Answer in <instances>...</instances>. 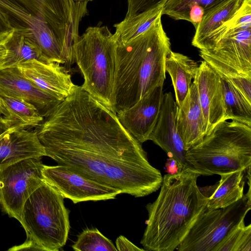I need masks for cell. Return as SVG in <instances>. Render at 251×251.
Listing matches in <instances>:
<instances>
[{"label": "cell", "instance_id": "1", "mask_svg": "<svg viewBox=\"0 0 251 251\" xmlns=\"http://www.w3.org/2000/svg\"><path fill=\"white\" fill-rule=\"evenodd\" d=\"M35 130L46 156L121 194L143 197L161 186L142 144L81 86L75 84Z\"/></svg>", "mask_w": 251, "mask_h": 251}, {"label": "cell", "instance_id": "2", "mask_svg": "<svg viewBox=\"0 0 251 251\" xmlns=\"http://www.w3.org/2000/svg\"><path fill=\"white\" fill-rule=\"evenodd\" d=\"M88 1L74 0H0L14 31L37 45L47 62L63 65L69 73L75 62V48Z\"/></svg>", "mask_w": 251, "mask_h": 251}, {"label": "cell", "instance_id": "3", "mask_svg": "<svg viewBox=\"0 0 251 251\" xmlns=\"http://www.w3.org/2000/svg\"><path fill=\"white\" fill-rule=\"evenodd\" d=\"M190 170L165 175L159 194L146 207L147 226L141 244L145 250L173 251L186 236L208 201Z\"/></svg>", "mask_w": 251, "mask_h": 251}, {"label": "cell", "instance_id": "4", "mask_svg": "<svg viewBox=\"0 0 251 251\" xmlns=\"http://www.w3.org/2000/svg\"><path fill=\"white\" fill-rule=\"evenodd\" d=\"M160 15L144 33L126 44L117 42L113 99L114 112L128 108L166 78L171 42Z\"/></svg>", "mask_w": 251, "mask_h": 251}, {"label": "cell", "instance_id": "5", "mask_svg": "<svg viewBox=\"0 0 251 251\" xmlns=\"http://www.w3.org/2000/svg\"><path fill=\"white\" fill-rule=\"evenodd\" d=\"M185 159L200 175L246 170L251 165V126L235 120L219 123L186 151Z\"/></svg>", "mask_w": 251, "mask_h": 251}, {"label": "cell", "instance_id": "6", "mask_svg": "<svg viewBox=\"0 0 251 251\" xmlns=\"http://www.w3.org/2000/svg\"><path fill=\"white\" fill-rule=\"evenodd\" d=\"M64 198L44 182L25 202L20 222L26 239L9 251L30 250L57 251L65 244L70 228L69 211Z\"/></svg>", "mask_w": 251, "mask_h": 251}, {"label": "cell", "instance_id": "7", "mask_svg": "<svg viewBox=\"0 0 251 251\" xmlns=\"http://www.w3.org/2000/svg\"><path fill=\"white\" fill-rule=\"evenodd\" d=\"M117 40L106 26L88 27L75 48V62L83 75V90L114 112L113 91Z\"/></svg>", "mask_w": 251, "mask_h": 251}, {"label": "cell", "instance_id": "8", "mask_svg": "<svg viewBox=\"0 0 251 251\" xmlns=\"http://www.w3.org/2000/svg\"><path fill=\"white\" fill-rule=\"evenodd\" d=\"M197 48L203 61L221 77H251V28L235 14Z\"/></svg>", "mask_w": 251, "mask_h": 251}, {"label": "cell", "instance_id": "9", "mask_svg": "<svg viewBox=\"0 0 251 251\" xmlns=\"http://www.w3.org/2000/svg\"><path fill=\"white\" fill-rule=\"evenodd\" d=\"M243 197L224 208L205 210L197 219L176 250L215 251L218 245L243 220L251 209V181Z\"/></svg>", "mask_w": 251, "mask_h": 251}, {"label": "cell", "instance_id": "10", "mask_svg": "<svg viewBox=\"0 0 251 251\" xmlns=\"http://www.w3.org/2000/svg\"><path fill=\"white\" fill-rule=\"evenodd\" d=\"M41 158L24 159L0 169V207L20 221L24 205L44 182Z\"/></svg>", "mask_w": 251, "mask_h": 251}, {"label": "cell", "instance_id": "11", "mask_svg": "<svg viewBox=\"0 0 251 251\" xmlns=\"http://www.w3.org/2000/svg\"><path fill=\"white\" fill-rule=\"evenodd\" d=\"M42 174L46 183L74 203L114 199L121 194L120 191L89 178L64 165H44Z\"/></svg>", "mask_w": 251, "mask_h": 251}, {"label": "cell", "instance_id": "12", "mask_svg": "<svg viewBox=\"0 0 251 251\" xmlns=\"http://www.w3.org/2000/svg\"><path fill=\"white\" fill-rule=\"evenodd\" d=\"M163 86H156L135 104L116 114L124 127L141 144L149 140L158 120L162 102Z\"/></svg>", "mask_w": 251, "mask_h": 251}, {"label": "cell", "instance_id": "13", "mask_svg": "<svg viewBox=\"0 0 251 251\" xmlns=\"http://www.w3.org/2000/svg\"><path fill=\"white\" fill-rule=\"evenodd\" d=\"M1 96L21 99L31 104L44 118L48 117L63 100L37 86L17 67L0 71Z\"/></svg>", "mask_w": 251, "mask_h": 251}, {"label": "cell", "instance_id": "14", "mask_svg": "<svg viewBox=\"0 0 251 251\" xmlns=\"http://www.w3.org/2000/svg\"><path fill=\"white\" fill-rule=\"evenodd\" d=\"M193 82L197 89L207 134L219 123L226 121L221 76L203 60Z\"/></svg>", "mask_w": 251, "mask_h": 251}, {"label": "cell", "instance_id": "15", "mask_svg": "<svg viewBox=\"0 0 251 251\" xmlns=\"http://www.w3.org/2000/svg\"><path fill=\"white\" fill-rule=\"evenodd\" d=\"M176 111L177 104L172 93L163 94L158 120L149 140L160 147L169 157L174 158L181 171L190 170L185 159L186 150L176 128Z\"/></svg>", "mask_w": 251, "mask_h": 251}, {"label": "cell", "instance_id": "16", "mask_svg": "<svg viewBox=\"0 0 251 251\" xmlns=\"http://www.w3.org/2000/svg\"><path fill=\"white\" fill-rule=\"evenodd\" d=\"M46 156L35 130L10 123L0 134V169L21 160Z\"/></svg>", "mask_w": 251, "mask_h": 251}, {"label": "cell", "instance_id": "17", "mask_svg": "<svg viewBox=\"0 0 251 251\" xmlns=\"http://www.w3.org/2000/svg\"><path fill=\"white\" fill-rule=\"evenodd\" d=\"M56 62L29 60L17 67L23 75L42 90L63 100L75 85L71 76Z\"/></svg>", "mask_w": 251, "mask_h": 251}, {"label": "cell", "instance_id": "18", "mask_svg": "<svg viewBox=\"0 0 251 251\" xmlns=\"http://www.w3.org/2000/svg\"><path fill=\"white\" fill-rule=\"evenodd\" d=\"M176 121L177 132L186 151L207 134L197 89L193 82L181 105L177 106Z\"/></svg>", "mask_w": 251, "mask_h": 251}, {"label": "cell", "instance_id": "19", "mask_svg": "<svg viewBox=\"0 0 251 251\" xmlns=\"http://www.w3.org/2000/svg\"><path fill=\"white\" fill-rule=\"evenodd\" d=\"M246 170L221 175V179L214 185L200 187L208 198L205 209L224 208L241 199L244 195Z\"/></svg>", "mask_w": 251, "mask_h": 251}, {"label": "cell", "instance_id": "20", "mask_svg": "<svg viewBox=\"0 0 251 251\" xmlns=\"http://www.w3.org/2000/svg\"><path fill=\"white\" fill-rule=\"evenodd\" d=\"M198 67L196 61L178 52L171 50L167 56L165 70L171 78L177 106L181 105L187 96Z\"/></svg>", "mask_w": 251, "mask_h": 251}, {"label": "cell", "instance_id": "21", "mask_svg": "<svg viewBox=\"0 0 251 251\" xmlns=\"http://www.w3.org/2000/svg\"><path fill=\"white\" fill-rule=\"evenodd\" d=\"M230 0H168L163 6L162 15L184 20L196 28L207 15Z\"/></svg>", "mask_w": 251, "mask_h": 251}, {"label": "cell", "instance_id": "22", "mask_svg": "<svg viewBox=\"0 0 251 251\" xmlns=\"http://www.w3.org/2000/svg\"><path fill=\"white\" fill-rule=\"evenodd\" d=\"M4 44L7 50L4 69L33 59L47 62L32 40L14 30L5 38Z\"/></svg>", "mask_w": 251, "mask_h": 251}, {"label": "cell", "instance_id": "23", "mask_svg": "<svg viewBox=\"0 0 251 251\" xmlns=\"http://www.w3.org/2000/svg\"><path fill=\"white\" fill-rule=\"evenodd\" d=\"M226 120H235L251 126V102L226 78L221 77Z\"/></svg>", "mask_w": 251, "mask_h": 251}, {"label": "cell", "instance_id": "24", "mask_svg": "<svg viewBox=\"0 0 251 251\" xmlns=\"http://www.w3.org/2000/svg\"><path fill=\"white\" fill-rule=\"evenodd\" d=\"M242 1L230 0L204 17L195 28L192 45L197 48L205 38L235 13Z\"/></svg>", "mask_w": 251, "mask_h": 251}, {"label": "cell", "instance_id": "25", "mask_svg": "<svg viewBox=\"0 0 251 251\" xmlns=\"http://www.w3.org/2000/svg\"><path fill=\"white\" fill-rule=\"evenodd\" d=\"M162 8L125 18L122 22L115 24L116 31L114 34L117 42L126 44L146 32L162 15Z\"/></svg>", "mask_w": 251, "mask_h": 251}, {"label": "cell", "instance_id": "26", "mask_svg": "<svg viewBox=\"0 0 251 251\" xmlns=\"http://www.w3.org/2000/svg\"><path fill=\"white\" fill-rule=\"evenodd\" d=\"M0 97L8 112L6 118L22 127L35 128L44 120V118L31 104L19 99L5 96Z\"/></svg>", "mask_w": 251, "mask_h": 251}, {"label": "cell", "instance_id": "27", "mask_svg": "<svg viewBox=\"0 0 251 251\" xmlns=\"http://www.w3.org/2000/svg\"><path fill=\"white\" fill-rule=\"evenodd\" d=\"M76 251H117L112 242L97 228L84 230L72 246Z\"/></svg>", "mask_w": 251, "mask_h": 251}, {"label": "cell", "instance_id": "28", "mask_svg": "<svg viewBox=\"0 0 251 251\" xmlns=\"http://www.w3.org/2000/svg\"><path fill=\"white\" fill-rule=\"evenodd\" d=\"M215 251H251V225L244 220L218 245Z\"/></svg>", "mask_w": 251, "mask_h": 251}, {"label": "cell", "instance_id": "29", "mask_svg": "<svg viewBox=\"0 0 251 251\" xmlns=\"http://www.w3.org/2000/svg\"><path fill=\"white\" fill-rule=\"evenodd\" d=\"M168 0H127V11L125 18L162 8Z\"/></svg>", "mask_w": 251, "mask_h": 251}, {"label": "cell", "instance_id": "30", "mask_svg": "<svg viewBox=\"0 0 251 251\" xmlns=\"http://www.w3.org/2000/svg\"><path fill=\"white\" fill-rule=\"evenodd\" d=\"M226 78L249 101L251 102V77Z\"/></svg>", "mask_w": 251, "mask_h": 251}, {"label": "cell", "instance_id": "31", "mask_svg": "<svg viewBox=\"0 0 251 251\" xmlns=\"http://www.w3.org/2000/svg\"><path fill=\"white\" fill-rule=\"evenodd\" d=\"M116 247L117 251H144V249L139 248L132 242L129 241L126 237L123 235L119 236L116 241Z\"/></svg>", "mask_w": 251, "mask_h": 251}, {"label": "cell", "instance_id": "32", "mask_svg": "<svg viewBox=\"0 0 251 251\" xmlns=\"http://www.w3.org/2000/svg\"><path fill=\"white\" fill-rule=\"evenodd\" d=\"M13 30L6 15L0 8V40L4 39Z\"/></svg>", "mask_w": 251, "mask_h": 251}, {"label": "cell", "instance_id": "33", "mask_svg": "<svg viewBox=\"0 0 251 251\" xmlns=\"http://www.w3.org/2000/svg\"><path fill=\"white\" fill-rule=\"evenodd\" d=\"M165 171L169 175H175L181 171L177 161L173 157H169L165 163Z\"/></svg>", "mask_w": 251, "mask_h": 251}, {"label": "cell", "instance_id": "34", "mask_svg": "<svg viewBox=\"0 0 251 251\" xmlns=\"http://www.w3.org/2000/svg\"><path fill=\"white\" fill-rule=\"evenodd\" d=\"M5 38L0 40V71L4 69L5 59L7 55V50L4 44Z\"/></svg>", "mask_w": 251, "mask_h": 251}, {"label": "cell", "instance_id": "35", "mask_svg": "<svg viewBox=\"0 0 251 251\" xmlns=\"http://www.w3.org/2000/svg\"><path fill=\"white\" fill-rule=\"evenodd\" d=\"M8 115L7 110L5 108L1 97L0 96V116H3L6 117Z\"/></svg>", "mask_w": 251, "mask_h": 251}, {"label": "cell", "instance_id": "36", "mask_svg": "<svg viewBox=\"0 0 251 251\" xmlns=\"http://www.w3.org/2000/svg\"><path fill=\"white\" fill-rule=\"evenodd\" d=\"M76 2H81V1H88L92 0H74Z\"/></svg>", "mask_w": 251, "mask_h": 251}]
</instances>
